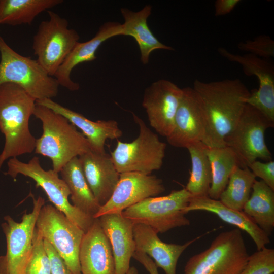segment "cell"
Segmentation results:
<instances>
[{
  "label": "cell",
  "mask_w": 274,
  "mask_h": 274,
  "mask_svg": "<svg viewBox=\"0 0 274 274\" xmlns=\"http://www.w3.org/2000/svg\"><path fill=\"white\" fill-rule=\"evenodd\" d=\"M193 88L206 112V131L202 142L209 148L225 147V139L238 122L250 91L239 79L208 82L196 79Z\"/></svg>",
  "instance_id": "1"
},
{
  "label": "cell",
  "mask_w": 274,
  "mask_h": 274,
  "mask_svg": "<svg viewBox=\"0 0 274 274\" xmlns=\"http://www.w3.org/2000/svg\"><path fill=\"white\" fill-rule=\"evenodd\" d=\"M36 105V100L19 86L0 85V131L5 137L0 169L6 160L34 152L37 139L30 132L29 121Z\"/></svg>",
  "instance_id": "2"
},
{
  "label": "cell",
  "mask_w": 274,
  "mask_h": 274,
  "mask_svg": "<svg viewBox=\"0 0 274 274\" xmlns=\"http://www.w3.org/2000/svg\"><path fill=\"white\" fill-rule=\"evenodd\" d=\"M33 115L41 121L43 129L34 152L49 158L54 172L59 173L72 159L91 151L86 138L62 115L37 104Z\"/></svg>",
  "instance_id": "3"
},
{
  "label": "cell",
  "mask_w": 274,
  "mask_h": 274,
  "mask_svg": "<svg viewBox=\"0 0 274 274\" xmlns=\"http://www.w3.org/2000/svg\"><path fill=\"white\" fill-rule=\"evenodd\" d=\"M249 256L241 230L225 231L207 249L189 259L184 274H239Z\"/></svg>",
  "instance_id": "4"
},
{
  "label": "cell",
  "mask_w": 274,
  "mask_h": 274,
  "mask_svg": "<svg viewBox=\"0 0 274 274\" xmlns=\"http://www.w3.org/2000/svg\"><path fill=\"white\" fill-rule=\"evenodd\" d=\"M0 85L10 83L21 87L36 101L52 99L59 85L37 59L16 52L0 36Z\"/></svg>",
  "instance_id": "5"
},
{
  "label": "cell",
  "mask_w": 274,
  "mask_h": 274,
  "mask_svg": "<svg viewBox=\"0 0 274 274\" xmlns=\"http://www.w3.org/2000/svg\"><path fill=\"white\" fill-rule=\"evenodd\" d=\"M7 166L6 175L15 179L18 175H22L32 179L36 182V187L44 191L53 206L84 232L91 226L95 218L76 208L69 201L70 191L65 182L52 169H44L38 157H33L26 163L16 157L12 158L8 160Z\"/></svg>",
  "instance_id": "6"
},
{
  "label": "cell",
  "mask_w": 274,
  "mask_h": 274,
  "mask_svg": "<svg viewBox=\"0 0 274 274\" xmlns=\"http://www.w3.org/2000/svg\"><path fill=\"white\" fill-rule=\"evenodd\" d=\"M132 116L139 128L138 136L131 142L117 140L110 157L120 174L139 172L150 175L162 167L166 144L160 141L143 119L134 113Z\"/></svg>",
  "instance_id": "7"
},
{
  "label": "cell",
  "mask_w": 274,
  "mask_h": 274,
  "mask_svg": "<svg viewBox=\"0 0 274 274\" xmlns=\"http://www.w3.org/2000/svg\"><path fill=\"white\" fill-rule=\"evenodd\" d=\"M192 196L185 188L172 190L166 196L146 198L126 209L122 214L133 223L150 226L157 233H164L190 225L185 211Z\"/></svg>",
  "instance_id": "8"
},
{
  "label": "cell",
  "mask_w": 274,
  "mask_h": 274,
  "mask_svg": "<svg viewBox=\"0 0 274 274\" xmlns=\"http://www.w3.org/2000/svg\"><path fill=\"white\" fill-rule=\"evenodd\" d=\"M47 12L49 19L40 23L32 48L38 62L54 76L79 42L80 36L76 30L68 28L66 19L51 10Z\"/></svg>",
  "instance_id": "9"
},
{
  "label": "cell",
  "mask_w": 274,
  "mask_h": 274,
  "mask_svg": "<svg viewBox=\"0 0 274 274\" xmlns=\"http://www.w3.org/2000/svg\"><path fill=\"white\" fill-rule=\"evenodd\" d=\"M274 126L271 121L255 108L246 104L235 126L226 136L225 146L235 152L240 167H248L257 159L271 160L265 141V131Z\"/></svg>",
  "instance_id": "10"
},
{
  "label": "cell",
  "mask_w": 274,
  "mask_h": 274,
  "mask_svg": "<svg viewBox=\"0 0 274 274\" xmlns=\"http://www.w3.org/2000/svg\"><path fill=\"white\" fill-rule=\"evenodd\" d=\"M36 228L64 260L73 274H81L79 251L84 231L51 204H44L41 208Z\"/></svg>",
  "instance_id": "11"
},
{
  "label": "cell",
  "mask_w": 274,
  "mask_h": 274,
  "mask_svg": "<svg viewBox=\"0 0 274 274\" xmlns=\"http://www.w3.org/2000/svg\"><path fill=\"white\" fill-rule=\"evenodd\" d=\"M45 200L33 198V209L25 213L21 222L11 216L4 217L2 228L7 242L6 254L0 257V274H24L32 248L36 222Z\"/></svg>",
  "instance_id": "12"
},
{
  "label": "cell",
  "mask_w": 274,
  "mask_h": 274,
  "mask_svg": "<svg viewBox=\"0 0 274 274\" xmlns=\"http://www.w3.org/2000/svg\"><path fill=\"white\" fill-rule=\"evenodd\" d=\"M219 54L228 60L240 64L248 76H255L259 82V88L255 89L246 99L249 105L274 121V67L267 59L247 53L237 54L223 47L218 50Z\"/></svg>",
  "instance_id": "13"
},
{
  "label": "cell",
  "mask_w": 274,
  "mask_h": 274,
  "mask_svg": "<svg viewBox=\"0 0 274 274\" xmlns=\"http://www.w3.org/2000/svg\"><path fill=\"white\" fill-rule=\"evenodd\" d=\"M182 94V88L163 79L152 83L144 91L142 106L149 124L162 136L167 138L172 131Z\"/></svg>",
  "instance_id": "14"
},
{
  "label": "cell",
  "mask_w": 274,
  "mask_h": 274,
  "mask_svg": "<svg viewBox=\"0 0 274 274\" xmlns=\"http://www.w3.org/2000/svg\"><path fill=\"white\" fill-rule=\"evenodd\" d=\"M165 190L162 180L156 176L139 172L121 173L110 199L100 206L93 218L122 213L127 208L146 198L158 196Z\"/></svg>",
  "instance_id": "15"
},
{
  "label": "cell",
  "mask_w": 274,
  "mask_h": 274,
  "mask_svg": "<svg viewBox=\"0 0 274 274\" xmlns=\"http://www.w3.org/2000/svg\"><path fill=\"white\" fill-rule=\"evenodd\" d=\"M182 89L173 128L166 138L172 146L187 148L202 142L206 131V115L202 100L193 87Z\"/></svg>",
  "instance_id": "16"
},
{
  "label": "cell",
  "mask_w": 274,
  "mask_h": 274,
  "mask_svg": "<svg viewBox=\"0 0 274 274\" xmlns=\"http://www.w3.org/2000/svg\"><path fill=\"white\" fill-rule=\"evenodd\" d=\"M81 274H115V264L109 240L98 218L83 236L79 251Z\"/></svg>",
  "instance_id": "17"
},
{
  "label": "cell",
  "mask_w": 274,
  "mask_h": 274,
  "mask_svg": "<svg viewBox=\"0 0 274 274\" xmlns=\"http://www.w3.org/2000/svg\"><path fill=\"white\" fill-rule=\"evenodd\" d=\"M133 234L135 251L142 252L154 260L157 267L165 274H176L178 261L183 252L204 234L180 245L162 241L151 227L143 224L134 223Z\"/></svg>",
  "instance_id": "18"
},
{
  "label": "cell",
  "mask_w": 274,
  "mask_h": 274,
  "mask_svg": "<svg viewBox=\"0 0 274 274\" xmlns=\"http://www.w3.org/2000/svg\"><path fill=\"white\" fill-rule=\"evenodd\" d=\"M37 104L44 106L66 118L88 141L91 151L105 153V146L107 140H118L122 135V131L117 122L114 120H99L93 121L83 115L46 98L36 101Z\"/></svg>",
  "instance_id": "19"
},
{
  "label": "cell",
  "mask_w": 274,
  "mask_h": 274,
  "mask_svg": "<svg viewBox=\"0 0 274 274\" xmlns=\"http://www.w3.org/2000/svg\"><path fill=\"white\" fill-rule=\"evenodd\" d=\"M122 24L107 22L99 28L95 35L84 42H78L54 75L59 86L71 91L79 89L80 85L71 77L73 70L78 64L96 59V52L103 42L115 36H121Z\"/></svg>",
  "instance_id": "20"
},
{
  "label": "cell",
  "mask_w": 274,
  "mask_h": 274,
  "mask_svg": "<svg viewBox=\"0 0 274 274\" xmlns=\"http://www.w3.org/2000/svg\"><path fill=\"white\" fill-rule=\"evenodd\" d=\"M109 240L115 264V274H126L135 251L133 234L134 223L120 213L106 214L99 218Z\"/></svg>",
  "instance_id": "21"
},
{
  "label": "cell",
  "mask_w": 274,
  "mask_h": 274,
  "mask_svg": "<svg viewBox=\"0 0 274 274\" xmlns=\"http://www.w3.org/2000/svg\"><path fill=\"white\" fill-rule=\"evenodd\" d=\"M87 182L95 198L102 206L111 197L119 181L120 173L110 155L90 151L79 157Z\"/></svg>",
  "instance_id": "22"
},
{
  "label": "cell",
  "mask_w": 274,
  "mask_h": 274,
  "mask_svg": "<svg viewBox=\"0 0 274 274\" xmlns=\"http://www.w3.org/2000/svg\"><path fill=\"white\" fill-rule=\"evenodd\" d=\"M194 211L215 214L225 222L245 231L254 241L257 250L266 247L270 243L269 236L245 213L225 206L219 200L209 196H192L185 211L187 214Z\"/></svg>",
  "instance_id": "23"
},
{
  "label": "cell",
  "mask_w": 274,
  "mask_h": 274,
  "mask_svg": "<svg viewBox=\"0 0 274 274\" xmlns=\"http://www.w3.org/2000/svg\"><path fill=\"white\" fill-rule=\"evenodd\" d=\"M151 11L150 5H146L137 12L125 8L121 9L124 19L121 36H130L134 39L140 49L141 61L144 64L149 62L151 53L155 50H174L171 46L160 42L150 29L147 19Z\"/></svg>",
  "instance_id": "24"
},
{
  "label": "cell",
  "mask_w": 274,
  "mask_h": 274,
  "mask_svg": "<svg viewBox=\"0 0 274 274\" xmlns=\"http://www.w3.org/2000/svg\"><path fill=\"white\" fill-rule=\"evenodd\" d=\"M59 173L70 190L72 204L93 217L100 206L87 182L79 157L67 163Z\"/></svg>",
  "instance_id": "25"
},
{
  "label": "cell",
  "mask_w": 274,
  "mask_h": 274,
  "mask_svg": "<svg viewBox=\"0 0 274 274\" xmlns=\"http://www.w3.org/2000/svg\"><path fill=\"white\" fill-rule=\"evenodd\" d=\"M242 211L270 236L274 229V190L256 180Z\"/></svg>",
  "instance_id": "26"
},
{
  "label": "cell",
  "mask_w": 274,
  "mask_h": 274,
  "mask_svg": "<svg viewBox=\"0 0 274 274\" xmlns=\"http://www.w3.org/2000/svg\"><path fill=\"white\" fill-rule=\"evenodd\" d=\"M63 2L62 0H0V25L30 24L39 14Z\"/></svg>",
  "instance_id": "27"
},
{
  "label": "cell",
  "mask_w": 274,
  "mask_h": 274,
  "mask_svg": "<svg viewBox=\"0 0 274 274\" xmlns=\"http://www.w3.org/2000/svg\"><path fill=\"white\" fill-rule=\"evenodd\" d=\"M207 148L202 142L187 148L190 156L191 170L185 188L193 197L209 196L212 174Z\"/></svg>",
  "instance_id": "28"
},
{
  "label": "cell",
  "mask_w": 274,
  "mask_h": 274,
  "mask_svg": "<svg viewBox=\"0 0 274 274\" xmlns=\"http://www.w3.org/2000/svg\"><path fill=\"white\" fill-rule=\"evenodd\" d=\"M207 153L210 161L212 174L209 197L219 200L227 185L231 173L235 167L238 166V159L233 150L227 146L208 148Z\"/></svg>",
  "instance_id": "29"
},
{
  "label": "cell",
  "mask_w": 274,
  "mask_h": 274,
  "mask_svg": "<svg viewBox=\"0 0 274 274\" xmlns=\"http://www.w3.org/2000/svg\"><path fill=\"white\" fill-rule=\"evenodd\" d=\"M255 180V176L249 167L236 166L219 200L230 209L242 211Z\"/></svg>",
  "instance_id": "30"
},
{
  "label": "cell",
  "mask_w": 274,
  "mask_h": 274,
  "mask_svg": "<svg viewBox=\"0 0 274 274\" xmlns=\"http://www.w3.org/2000/svg\"><path fill=\"white\" fill-rule=\"evenodd\" d=\"M24 274H51L50 261L44 245V239L36 228L32 248Z\"/></svg>",
  "instance_id": "31"
},
{
  "label": "cell",
  "mask_w": 274,
  "mask_h": 274,
  "mask_svg": "<svg viewBox=\"0 0 274 274\" xmlns=\"http://www.w3.org/2000/svg\"><path fill=\"white\" fill-rule=\"evenodd\" d=\"M274 249L265 247L249 256L239 274H273Z\"/></svg>",
  "instance_id": "32"
},
{
  "label": "cell",
  "mask_w": 274,
  "mask_h": 274,
  "mask_svg": "<svg viewBox=\"0 0 274 274\" xmlns=\"http://www.w3.org/2000/svg\"><path fill=\"white\" fill-rule=\"evenodd\" d=\"M238 48L249 54L268 59L274 56V42L269 36L259 35L253 40L239 42Z\"/></svg>",
  "instance_id": "33"
},
{
  "label": "cell",
  "mask_w": 274,
  "mask_h": 274,
  "mask_svg": "<svg viewBox=\"0 0 274 274\" xmlns=\"http://www.w3.org/2000/svg\"><path fill=\"white\" fill-rule=\"evenodd\" d=\"M256 177L260 178L269 187L274 190V161L262 162L256 160L248 167Z\"/></svg>",
  "instance_id": "34"
},
{
  "label": "cell",
  "mask_w": 274,
  "mask_h": 274,
  "mask_svg": "<svg viewBox=\"0 0 274 274\" xmlns=\"http://www.w3.org/2000/svg\"><path fill=\"white\" fill-rule=\"evenodd\" d=\"M44 243L50 261L51 274H73L51 244L45 239Z\"/></svg>",
  "instance_id": "35"
},
{
  "label": "cell",
  "mask_w": 274,
  "mask_h": 274,
  "mask_svg": "<svg viewBox=\"0 0 274 274\" xmlns=\"http://www.w3.org/2000/svg\"><path fill=\"white\" fill-rule=\"evenodd\" d=\"M240 2V0H216L214 5L215 15L221 16L229 14Z\"/></svg>",
  "instance_id": "36"
},
{
  "label": "cell",
  "mask_w": 274,
  "mask_h": 274,
  "mask_svg": "<svg viewBox=\"0 0 274 274\" xmlns=\"http://www.w3.org/2000/svg\"><path fill=\"white\" fill-rule=\"evenodd\" d=\"M132 257L142 264L150 274H159L158 267L152 258L146 254L135 251Z\"/></svg>",
  "instance_id": "37"
},
{
  "label": "cell",
  "mask_w": 274,
  "mask_h": 274,
  "mask_svg": "<svg viewBox=\"0 0 274 274\" xmlns=\"http://www.w3.org/2000/svg\"><path fill=\"white\" fill-rule=\"evenodd\" d=\"M126 274H139L138 269L134 266L130 267Z\"/></svg>",
  "instance_id": "38"
}]
</instances>
